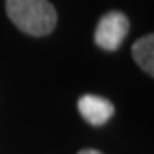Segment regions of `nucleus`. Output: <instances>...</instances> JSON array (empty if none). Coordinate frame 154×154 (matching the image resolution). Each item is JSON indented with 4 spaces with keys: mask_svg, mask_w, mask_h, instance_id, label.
<instances>
[{
    "mask_svg": "<svg viewBox=\"0 0 154 154\" xmlns=\"http://www.w3.org/2000/svg\"><path fill=\"white\" fill-rule=\"evenodd\" d=\"M78 154H102L100 150H97V149H82Z\"/></svg>",
    "mask_w": 154,
    "mask_h": 154,
    "instance_id": "39448f33",
    "label": "nucleus"
},
{
    "mask_svg": "<svg viewBox=\"0 0 154 154\" xmlns=\"http://www.w3.org/2000/svg\"><path fill=\"white\" fill-rule=\"evenodd\" d=\"M78 112L80 115L93 126L106 125L115 113V106L104 97L98 95H82L78 98Z\"/></svg>",
    "mask_w": 154,
    "mask_h": 154,
    "instance_id": "7ed1b4c3",
    "label": "nucleus"
},
{
    "mask_svg": "<svg viewBox=\"0 0 154 154\" xmlns=\"http://www.w3.org/2000/svg\"><path fill=\"white\" fill-rule=\"evenodd\" d=\"M132 58L149 76L154 74V35L147 34L132 45Z\"/></svg>",
    "mask_w": 154,
    "mask_h": 154,
    "instance_id": "20e7f679",
    "label": "nucleus"
},
{
    "mask_svg": "<svg viewBox=\"0 0 154 154\" xmlns=\"http://www.w3.org/2000/svg\"><path fill=\"white\" fill-rule=\"evenodd\" d=\"M130 32V20L121 11H109L100 17L95 28V43L102 50L113 52L123 45L125 37Z\"/></svg>",
    "mask_w": 154,
    "mask_h": 154,
    "instance_id": "f03ea898",
    "label": "nucleus"
},
{
    "mask_svg": "<svg viewBox=\"0 0 154 154\" xmlns=\"http://www.w3.org/2000/svg\"><path fill=\"white\" fill-rule=\"evenodd\" d=\"M9 20L28 35L45 37L56 28L58 13L48 0H6Z\"/></svg>",
    "mask_w": 154,
    "mask_h": 154,
    "instance_id": "f257e3e1",
    "label": "nucleus"
}]
</instances>
